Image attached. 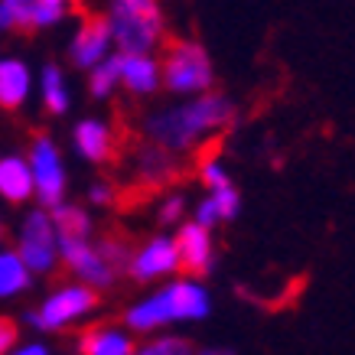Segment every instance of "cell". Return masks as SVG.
Listing matches in <instances>:
<instances>
[{"mask_svg":"<svg viewBox=\"0 0 355 355\" xmlns=\"http://www.w3.org/2000/svg\"><path fill=\"white\" fill-rule=\"evenodd\" d=\"M202 183L209 189H216V186H225L228 183V173L222 170V163L218 160H205L202 163Z\"/></svg>","mask_w":355,"mask_h":355,"instance_id":"484cf974","label":"cell"},{"mask_svg":"<svg viewBox=\"0 0 355 355\" xmlns=\"http://www.w3.org/2000/svg\"><path fill=\"white\" fill-rule=\"evenodd\" d=\"M0 235H3V232H0Z\"/></svg>","mask_w":355,"mask_h":355,"instance_id":"836d02e7","label":"cell"},{"mask_svg":"<svg viewBox=\"0 0 355 355\" xmlns=\"http://www.w3.org/2000/svg\"><path fill=\"white\" fill-rule=\"evenodd\" d=\"M7 13H10V23L17 30H33L30 26V10H33V0H0Z\"/></svg>","mask_w":355,"mask_h":355,"instance_id":"d4e9b609","label":"cell"},{"mask_svg":"<svg viewBox=\"0 0 355 355\" xmlns=\"http://www.w3.org/2000/svg\"><path fill=\"white\" fill-rule=\"evenodd\" d=\"M108 199H111L108 186H95V189H92V202H108Z\"/></svg>","mask_w":355,"mask_h":355,"instance_id":"f1b7e54d","label":"cell"},{"mask_svg":"<svg viewBox=\"0 0 355 355\" xmlns=\"http://www.w3.org/2000/svg\"><path fill=\"white\" fill-rule=\"evenodd\" d=\"M59 238V258L72 268L78 280H85L92 287H108L111 284V264L108 258L101 254V248H92L85 238H76V235H55Z\"/></svg>","mask_w":355,"mask_h":355,"instance_id":"52a82bcc","label":"cell"},{"mask_svg":"<svg viewBox=\"0 0 355 355\" xmlns=\"http://www.w3.org/2000/svg\"><path fill=\"white\" fill-rule=\"evenodd\" d=\"M166 323H176L173 320V303H170V291H160L140 300L137 306H130L128 313V326L134 333H153L157 326H166Z\"/></svg>","mask_w":355,"mask_h":355,"instance_id":"7c38bea8","label":"cell"},{"mask_svg":"<svg viewBox=\"0 0 355 355\" xmlns=\"http://www.w3.org/2000/svg\"><path fill=\"white\" fill-rule=\"evenodd\" d=\"M43 101H46V111H53V114H65L69 111V88H65L59 65H46L43 69Z\"/></svg>","mask_w":355,"mask_h":355,"instance_id":"d6986e66","label":"cell"},{"mask_svg":"<svg viewBox=\"0 0 355 355\" xmlns=\"http://www.w3.org/2000/svg\"><path fill=\"white\" fill-rule=\"evenodd\" d=\"M53 225H55V235H76V238H85L92 222L82 209L76 205H53Z\"/></svg>","mask_w":355,"mask_h":355,"instance_id":"ffe728a7","label":"cell"},{"mask_svg":"<svg viewBox=\"0 0 355 355\" xmlns=\"http://www.w3.org/2000/svg\"><path fill=\"white\" fill-rule=\"evenodd\" d=\"M170 303H173V320H202L209 316V297L202 287H196L189 280L170 284Z\"/></svg>","mask_w":355,"mask_h":355,"instance_id":"9a60e30c","label":"cell"},{"mask_svg":"<svg viewBox=\"0 0 355 355\" xmlns=\"http://www.w3.org/2000/svg\"><path fill=\"white\" fill-rule=\"evenodd\" d=\"M98 306V293L85 284H76V287H62V291H55L49 300L40 306V313H33L30 323L40 326V329H62V326L76 323L82 316Z\"/></svg>","mask_w":355,"mask_h":355,"instance_id":"5b68a950","label":"cell"},{"mask_svg":"<svg viewBox=\"0 0 355 355\" xmlns=\"http://www.w3.org/2000/svg\"><path fill=\"white\" fill-rule=\"evenodd\" d=\"M134 355H189V345L183 339H157L144 349H134Z\"/></svg>","mask_w":355,"mask_h":355,"instance_id":"cb8c5ba5","label":"cell"},{"mask_svg":"<svg viewBox=\"0 0 355 355\" xmlns=\"http://www.w3.org/2000/svg\"><path fill=\"white\" fill-rule=\"evenodd\" d=\"M209 199H212V205H216L218 222H222V218H235V212H238V193H235V186H232V183L216 186Z\"/></svg>","mask_w":355,"mask_h":355,"instance_id":"7402d4cb","label":"cell"},{"mask_svg":"<svg viewBox=\"0 0 355 355\" xmlns=\"http://www.w3.org/2000/svg\"><path fill=\"white\" fill-rule=\"evenodd\" d=\"M30 173H33V193L40 196L43 205H59L65 196V170L59 160V150L49 137H36L30 150Z\"/></svg>","mask_w":355,"mask_h":355,"instance_id":"8992f818","label":"cell"},{"mask_svg":"<svg viewBox=\"0 0 355 355\" xmlns=\"http://www.w3.org/2000/svg\"><path fill=\"white\" fill-rule=\"evenodd\" d=\"M76 147L85 153L88 160H108L111 157V147H114V140H111V128L105 121H82L76 128Z\"/></svg>","mask_w":355,"mask_h":355,"instance_id":"e0dca14e","label":"cell"},{"mask_svg":"<svg viewBox=\"0 0 355 355\" xmlns=\"http://www.w3.org/2000/svg\"><path fill=\"white\" fill-rule=\"evenodd\" d=\"M0 196L7 202H23L33 196V173L30 163H23L20 157H7L0 160Z\"/></svg>","mask_w":355,"mask_h":355,"instance_id":"5bb4252c","label":"cell"},{"mask_svg":"<svg viewBox=\"0 0 355 355\" xmlns=\"http://www.w3.org/2000/svg\"><path fill=\"white\" fill-rule=\"evenodd\" d=\"M46 3H62V7H69V3H76V0H46Z\"/></svg>","mask_w":355,"mask_h":355,"instance_id":"1f68e13d","label":"cell"},{"mask_svg":"<svg viewBox=\"0 0 355 355\" xmlns=\"http://www.w3.org/2000/svg\"><path fill=\"white\" fill-rule=\"evenodd\" d=\"M202 355H228V352H202Z\"/></svg>","mask_w":355,"mask_h":355,"instance_id":"d6a6232c","label":"cell"},{"mask_svg":"<svg viewBox=\"0 0 355 355\" xmlns=\"http://www.w3.org/2000/svg\"><path fill=\"white\" fill-rule=\"evenodd\" d=\"M82 355H134V339L121 329H88L82 336Z\"/></svg>","mask_w":355,"mask_h":355,"instance_id":"2e32d148","label":"cell"},{"mask_svg":"<svg viewBox=\"0 0 355 355\" xmlns=\"http://www.w3.org/2000/svg\"><path fill=\"white\" fill-rule=\"evenodd\" d=\"M10 355H49L43 349V345H23V349H17V352H10Z\"/></svg>","mask_w":355,"mask_h":355,"instance_id":"f546056e","label":"cell"},{"mask_svg":"<svg viewBox=\"0 0 355 355\" xmlns=\"http://www.w3.org/2000/svg\"><path fill=\"white\" fill-rule=\"evenodd\" d=\"M118 76L121 85L134 95H150L160 85V65L147 53H121L118 55Z\"/></svg>","mask_w":355,"mask_h":355,"instance_id":"8fae6325","label":"cell"},{"mask_svg":"<svg viewBox=\"0 0 355 355\" xmlns=\"http://www.w3.org/2000/svg\"><path fill=\"white\" fill-rule=\"evenodd\" d=\"M176 254H180V268L189 274H205L212 268V238L205 225H183L176 235Z\"/></svg>","mask_w":355,"mask_h":355,"instance_id":"9c48e42d","label":"cell"},{"mask_svg":"<svg viewBox=\"0 0 355 355\" xmlns=\"http://www.w3.org/2000/svg\"><path fill=\"white\" fill-rule=\"evenodd\" d=\"M17 254L30 268V274H49L55 268V261H59V238H55L53 218L46 212H30L26 216Z\"/></svg>","mask_w":355,"mask_h":355,"instance_id":"277c9868","label":"cell"},{"mask_svg":"<svg viewBox=\"0 0 355 355\" xmlns=\"http://www.w3.org/2000/svg\"><path fill=\"white\" fill-rule=\"evenodd\" d=\"M7 26H13V23H10V13H7V7L0 3V30H7Z\"/></svg>","mask_w":355,"mask_h":355,"instance_id":"4dcf8cb0","label":"cell"},{"mask_svg":"<svg viewBox=\"0 0 355 355\" xmlns=\"http://www.w3.org/2000/svg\"><path fill=\"white\" fill-rule=\"evenodd\" d=\"M228 121H232V101L222 95H202L189 105L153 114L147 121V134L166 150H186L196 140L209 137L212 130L225 128Z\"/></svg>","mask_w":355,"mask_h":355,"instance_id":"6da1fadb","label":"cell"},{"mask_svg":"<svg viewBox=\"0 0 355 355\" xmlns=\"http://www.w3.org/2000/svg\"><path fill=\"white\" fill-rule=\"evenodd\" d=\"M65 17L62 3H46V0H33V10H30V26H53Z\"/></svg>","mask_w":355,"mask_h":355,"instance_id":"603a6c76","label":"cell"},{"mask_svg":"<svg viewBox=\"0 0 355 355\" xmlns=\"http://www.w3.org/2000/svg\"><path fill=\"white\" fill-rule=\"evenodd\" d=\"M180 216H183V199H170V202L163 205V212H160V218L166 222V225L180 222Z\"/></svg>","mask_w":355,"mask_h":355,"instance_id":"83f0119b","label":"cell"},{"mask_svg":"<svg viewBox=\"0 0 355 355\" xmlns=\"http://www.w3.org/2000/svg\"><path fill=\"white\" fill-rule=\"evenodd\" d=\"M30 287V268L23 264L17 251H0V300L17 297Z\"/></svg>","mask_w":355,"mask_h":355,"instance_id":"ac0fdd59","label":"cell"},{"mask_svg":"<svg viewBox=\"0 0 355 355\" xmlns=\"http://www.w3.org/2000/svg\"><path fill=\"white\" fill-rule=\"evenodd\" d=\"M30 95V69L20 59H0V108L17 111Z\"/></svg>","mask_w":355,"mask_h":355,"instance_id":"4fadbf2b","label":"cell"},{"mask_svg":"<svg viewBox=\"0 0 355 355\" xmlns=\"http://www.w3.org/2000/svg\"><path fill=\"white\" fill-rule=\"evenodd\" d=\"M121 82L118 76V55H105L98 65H92V78H88V88L95 98H108L114 92V85Z\"/></svg>","mask_w":355,"mask_h":355,"instance_id":"44dd1931","label":"cell"},{"mask_svg":"<svg viewBox=\"0 0 355 355\" xmlns=\"http://www.w3.org/2000/svg\"><path fill=\"white\" fill-rule=\"evenodd\" d=\"M13 343H17V326H13L10 320H3V316H0V355L10 352Z\"/></svg>","mask_w":355,"mask_h":355,"instance_id":"4316f807","label":"cell"},{"mask_svg":"<svg viewBox=\"0 0 355 355\" xmlns=\"http://www.w3.org/2000/svg\"><path fill=\"white\" fill-rule=\"evenodd\" d=\"M111 40L121 53H150L163 40V13L157 0H111Z\"/></svg>","mask_w":355,"mask_h":355,"instance_id":"7a4b0ae2","label":"cell"},{"mask_svg":"<svg viewBox=\"0 0 355 355\" xmlns=\"http://www.w3.org/2000/svg\"><path fill=\"white\" fill-rule=\"evenodd\" d=\"M176 268H180V254H176V241H170V238H153L150 245L134 254V264H130L137 280L163 277Z\"/></svg>","mask_w":355,"mask_h":355,"instance_id":"30bf717a","label":"cell"},{"mask_svg":"<svg viewBox=\"0 0 355 355\" xmlns=\"http://www.w3.org/2000/svg\"><path fill=\"white\" fill-rule=\"evenodd\" d=\"M111 26L108 17H85V23L78 26L76 40H72V62L78 69H92L98 65L111 49Z\"/></svg>","mask_w":355,"mask_h":355,"instance_id":"ba28073f","label":"cell"},{"mask_svg":"<svg viewBox=\"0 0 355 355\" xmlns=\"http://www.w3.org/2000/svg\"><path fill=\"white\" fill-rule=\"evenodd\" d=\"M160 82L176 95H199L212 85V62L199 43L193 40H173L166 46L160 69Z\"/></svg>","mask_w":355,"mask_h":355,"instance_id":"3957f363","label":"cell"}]
</instances>
